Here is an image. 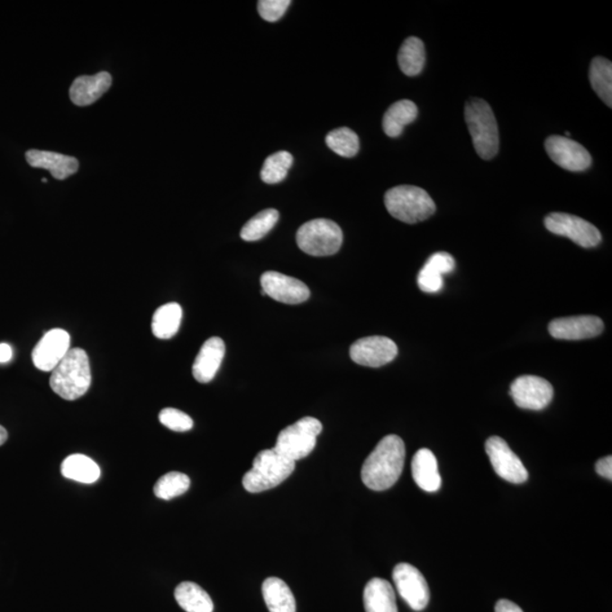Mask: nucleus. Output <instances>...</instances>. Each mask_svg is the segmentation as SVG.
<instances>
[{"mask_svg":"<svg viewBox=\"0 0 612 612\" xmlns=\"http://www.w3.org/2000/svg\"><path fill=\"white\" fill-rule=\"evenodd\" d=\"M596 470L598 475L602 478L610 480L612 479V457L607 456L598 460L596 464Z\"/></svg>","mask_w":612,"mask_h":612,"instance_id":"c9c22d12","label":"nucleus"},{"mask_svg":"<svg viewBox=\"0 0 612 612\" xmlns=\"http://www.w3.org/2000/svg\"><path fill=\"white\" fill-rule=\"evenodd\" d=\"M112 75L100 72L96 75H83L75 78L69 89L70 100L78 105H89L96 103L112 86Z\"/></svg>","mask_w":612,"mask_h":612,"instance_id":"6ab92c4d","label":"nucleus"},{"mask_svg":"<svg viewBox=\"0 0 612 612\" xmlns=\"http://www.w3.org/2000/svg\"><path fill=\"white\" fill-rule=\"evenodd\" d=\"M393 580L399 596L413 610L425 609L430 600L429 585L417 568L409 563H398L393 571Z\"/></svg>","mask_w":612,"mask_h":612,"instance_id":"1a4fd4ad","label":"nucleus"},{"mask_svg":"<svg viewBox=\"0 0 612 612\" xmlns=\"http://www.w3.org/2000/svg\"><path fill=\"white\" fill-rule=\"evenodd\" d=\"M323 425L319 420L311 416L303 417L281 431L274 449L281 456L297 463L314 452Z\"/></svg>","mask_w":612,"mask_h":612,"instance_id":"0eeeda50","label":"nucleus"},{"mask_svg":"<svg viewBox=\"0 0 612 612\" xmlns=\"http://www.w3.org/2000/svg\"><path fill=\"white\" fill-rule=\"evenodd\" d=\"M343 232L336 223L328 219H315L299 227L297 234L298 248L314 257L336 254L343 244Z\"/></svg>","mask_w":612,"mask_h":612,"instance_id":"423d86ee","label":"nucleus"},{"mask_svg":"<svg viewBox=\"0 0 612 612\" xmlns=\"http://www.w3.org/2000/svg\"><path fill=\"white\" fill-rule=\"evenodd\" d=\"M465 121L478 155L484 160L495 158L499 150V131L490 105L482 99H470L465 105Z\"/></svg>","mask_w":612,"mask_h":612,"instance_id":"7ed1b4c3","label":"nucleus"},{"mask_svg":"<svg viewBox=\"0 0 612 612\" xmlns=\"http://www.w3.org/2000/svg\"><path fill=\"white\" fill-rule=\"evenodd\" d=\"M544 224L553 234L568 237L585 249L596 248L602 241L601 233L594 224L576 215L553 213L544 219Z\"/></svg>","mask_w":612,"mask_h":612,"instance_id":"6e6552de","label":"nucleus"},{"mask_svg":"<svg viewBox=\"0 0 612 612\" xmlns=\"http://www.w3.org/2000/svg\"><path fill=\"white\" fill-rule=\"evenodd\" d=\"M545 150L554 164L566 170L583 171L592 164L591 155L583 145L563 136H550Z\"/></svg>","mask_w":612,"mask_h":612,"instance_id":"ddd939ff","label":"nucleus"},{"mask_svg":"<svg viewBox=\"0 0 612 612\" xmlns=\"http://www.w3.org/2000/svg\"><path fill=\"white\" fill-rule=\"evenodd\" d=\"M226 353V346L222 338L213 337L205 342L195 364H193V377L201 384H208L219 371Z\"/></svg>","mask_w":612,"mask_h":612,"instance_id":"f3484780","label":"nucleus"},{"mask_svg":"<svg viewBox=\"0 0 612 612\" xmlns=\"http://www.w3.org/2000/svg\"><path fill=\"white\" fill-rule=\"evenodd\" d=\"M405 456V443L398 435H387L370 453L362 466V481L374 491H384L398 481L402 475Z\"/></svg>","mask_w":612,"mask_h":612,"instance_id":"f257e3e1","label":"nucleus"},{"mask_svg":"<svg viewBox=\"0 0 612 612\" xmlns=\"http://www.w3.org/2000/svg\"><path fill=\"white\" fill-rule=\"evenodd\" d=\"M262 295L280 303L301 304L310 298V289L303 281L277 271H267L261 276Z\"/></svg>","mask_w":612,"mask_h":612,"instance_id":"4468645a","label":"nucleus"},{"mask_svg":"<svg viewBox=\"0 0 612 612\" xmlns=\"http://www.w3.org/2000/svg\"><path fill=\"white\" fill-rule=\"evenodd\" d=\"M8 438V434L4 426L0 425V446H3L4 443L7 442Z\"/></svg>","mask_w":612,"mask_h":612,"instance_id":"58836bf2","label":"nucleus"},{"mask_svg":"<svg viewBox=\"0 0 612 612\" xmlns=\"http://www.w3.org/2000/svg\"><path fill=\"white\" fill-rule=\"evenodd\" d=\"M13 358V350L8 343H0V363H7Z\"/></svg>","mask_w":612,"mask_h":612,"instance_id":"4c0bfd02","label":"nucleus"},{"mask_svg":"<svg viewBox=\"0 0 612 612\" xmlns=\"http://www.w3.org/2000/svg\"><path fill=\"white\" fill-rule=\"evenodd\" d=\"M496 612H524L521 607L508 600H499L496 605Z\"/></svg>","mask_w":612,"mask_h":612,"instance_id":"e433bc0d","label":"nucleus"},{"mask_svg":"<svg viewBox=\"0 0 612 612\" xmlns=\"http://www.w3.org/2000/svg\"><path fill=\"white\" fill-rule=\"evenodd\" d=\"M25 157L30 166L50 170L52 178L56 179L68 178L78 170L77 158L61 155V153L29 150Z\"/></svg>","mask_w":612,"mask_h":612,"instance_id":"aec40b11","label":"nucleus"},{"mask_svg":"<svg viewBox=\"0 0 612 612\" xmlns=\"http://www.w3.org/2000/svg\"><path fill=\"white\" fill-rule=\"evenodd\" d=\"M455 259L447 252L431 255L425 267L418 272L417 285L422 292L438 293L443 288V276L451 274L455 269Z\"/></svg>","mask_w":612,"mask_h":612,"instance_id":"a211bd4d","label":"nucleus"},{"mask_svg":"<svg viewBox=\"0 0 612 612\" xmlns=\"http://www.w3.org/2000/svg\"><path fill=\"white\" fill-rule=\"evenodd\" d=\"M398 347L390 338L371 336L361 338L351 346V359L356 364L369 368H380L393 362Z\"/></svg>","mask_w":612,"mask_h":612,"instance_id":"f8f14e48","label":"nucleus"},{"mask_svg":"<svg viewBox=\"0 0 612 612\" xmlns=\"http://www.w3.org/2000/svg\"><path fill=\"white\" fill-rule=\"evenodd\" d=\"M412 475L417 486L426 492L438 491L442 487L437 458L430 449L422 448L414 455Z\"/></svg>","mask_w":612,"mask_h":612,"instance_id":"412c9836","label":"nucleus"},{"mask_svg":"<svg viewBox=\"0 0 612 612\" xmlns=\"http://www.w3.org/2000/svg\"><path fill=\"white\" fill-rule=\"evenodd\" d=\"M295 461L281 456L274 448L260 452L252 469L243 478L246 491L259 493L274 489L294 472Z\"/></svg>","mask_w":612,"mask_h":612,"instance_id":"39448f33","label":"nucleus"},{"mask_svg":"<svg viewBox=\"0 0 612 612\" xmlns=\"http://www.w3.org/2000/svg\"><path fill=\"white\" fill-rule=\"evenodd\" d=\"M183 310L178 303H167L155 312L152 333L157 338L170 339L178 333L182 323Z\"/></svg>","mask_w":612,"mask_h":612,"instance_id":"bb28decb","label":"nucleus"},{"mask_svg":"<svg viewBox=\"0 0 612 612\" xmlns=\"http://www.w3.org/2000/svg\"><path fill=\"white\" fill-rule=\"evenodd\" d=\"M191 486V480L187 474L170 472L158 480L153 492L156 497L164 500H170L184 495Z\"/></svg>","mask_w":612,"mask_h":612,"instance_id":"2f4dec72","label":"nucleus"},{"mask_svg":"<svg viewBox=\"0 0 612 612\" xmlns=\"http://www.w3.org/2000/svg\"><path fill=\"white\" fill-rule=\"evenodd\" d=\"M160 421L162 425L175 433H187L193 428L191 417L179 409L165 408L160 414Z\"/></svg>","mask_w":612,"mask_h":612,"instance_id":"72a5a7b5","label":"nucleus"},{"mask_svg":"<svg viewBox=\"0 0 612 612\" xmlns=\"http://www.w3.org/2000/svg\"><path fill=\"white\" fill-rule=\"evenodd\" d=\"M175 598L187 612H213L214 602L208 593L199 585L183 582L175 589Z\"/></svg>","mask_w":612,"mask_h":612,"instance_id":"a878e982","label":"nucleus"},{"mask_svg":"<svg viewBox=\"0 0 612 612\" xmlns=\"http://www.w3.org/2000/svg\"><path fill=\"white\" fill-rule=\"evenodd\" d=\"M417 113L416 105L411 100H400L391 105L382 122L385 133L390 138H397L403 133L405 126L416 120Z\"/></svg>","mask_w":612,"mask_h":612,"instance_id":"b1692460","label":"nucleus"},{"mask_svg":"<svg viewBox=\"0 0 612 612\" xmlns=\"http://www.w3.org/2000/svg\"><path fill=\"white\" fill-rule=\"evenodd\" d=\"M63 477L73 481L91 484L98 481L100 468L94 460L81 453L65 458L61 464Z\"/></svg>","mask_w":612,"mask_h":612,"instance_id":"393cba45","label":"nucleus"},{"mask_svg":"<svg viewBox=\"0 0 612 612\" xmlns=\"http://www.w3.org/2000/svg\"><path fill=\"white\" fill-rule=\"evenodd\" d=\"M279 213L276 209H267L255 215L242 228L241 237L245 242H255L263 239L264 236L279 223Z\"/></svg>","mask_w":612,"mask_h":612,"instance_id":"c756f323","label":"nucleus"},{"mask_svg":"<svg viewBox=\"0 0 612 612\" xmlns=\"http://www.w3.org/2000/svg\"><path fill=\"white\" fill-rule=\"evenodd\" d=\"M325 142L333 152L343 158L354 157L358 155L360 150L359 136L347 127L330 132Z\"/></svg>","mask_w":612,"mask_h":612,"instance_id":"7c9ffc66","label":"nucleus"},{"mask_svg":"<svg viewBox=\"0 0 612 612\" xmlns=\"http://www.w3.org/2000/svg\"><path fill=\"white\" fill-rule=\"evenodd\" d=\"M509 393L518 407L541 411L552 403L553 387L543 378L522 376L515 379Z\"/></svg>","mask_w":612,"mask_h":612,"instance_id":"9d476101","label":"nucleus"},{"mask_svg":"<svg viewBox=\"0 0 612 612\" xmlns=\"http://www.w3.org/2000/svg\"><path fill=\"white\" fill-rule=\"evenodd\" d=\"M363 601L367 612H398L394 588L384 579L369 580Z\"/></svg>","mask_w":612,"mask_h":612,"instance_id":"4be33fe9","label":"nucleus"},{"mask_svg":"<svg viewBox=\"0 0 612 612\" xmlns=\"http://www.w3.org/2000/svg\"><path fill=\"white\" fill-rule=\"evenodd\" d=\"M385 205L394 218L405 224L424 222L435 213V204L429 193L413 185L390 188L386 193Z\"/></svg>","mask_w":612,"mask_h":612,"instance_id":"20e7f679","label":"nucleus"},{"mask_svg":"<svg viewBox=\"0 0 612 612\" xmlns=\"http://www.w3.org/2000/svg\"><path fill=\"white\" fill-rule=\"evenodd\" d=\"M290 4V0H261L258 3L259 14L263 20L277 22L284 16Z\"/></svg>","mask_w":612,"mask_h":612,"instance_id":"f704fd0d","label":"nucleus"},{"mask_svg":"<svg viewBox=\"0 0 612 612\" xmlns=\"http://www.w3.org/2000/svg\"><path fill=\"white\" fill-rule=\"evenodd\" d=\"M603 329H605L603 321L594 315L568 316L553 320L549 324L550 334L562 341L594 338L601 334Z\"/></svg>","mask_w":612,"mask_h":612,"instance_id":"dca6fc26","label":"nucleus"},{"mask_svg":"<svg viewBox=\"0 0 612 612\" xmlns=\"http://www.w3.org/2000/svg\"><path fill=\"white\" fill-rule=\"evenodd\" d=\"M70 350V336L64 329H52L45 333L34 347L32 360L35 368L51 372Z\"/></svg>","mask_w":612,"mask_h":612,"instance_id":"2eb2a0df","label":"nucleus"},{"mask_svg":"<svg viewBox=\"0 0 612 612\" xmlns=\"http://www.w3.org/2000/svg\"><path fill=\"white\" fill-rule=\"evenodd\" d=\"M398 64L407 77H416L425 64V50L421 39L411 37L404 41L398 52Z\"/></svg>","mask_w":612,"mask_h":612,"instance_id":"cd10ccee","label":"nucleus"},{"mask_svg":"<svg viewBox=\"0 0 612 612\" xmlns=\"http://www.w3.org/2000/svg\"><path fill=\"white\" fill-rule=\"evenodd\" d=\"M486 452L490 458L493 470L501 479L515 484L527 481L528 473L525 466L503 438H489Z\"/></svg>","mask_w":612,"mask_h":612,"instance_id":"9b49d317","label":"nucleus"},{"mask_svg":"<svg viewBox=\"0 0 612 612\" xmlns=\"http://www.w3.org/2000/svg\"><path fill=\"white\" fill-rule=\"evenodd\" d=\"M589 81L593 90L607 107L612 105V64L603 57H596L589 69Z\"/></svg>","mask_w":612,"mask_h":612,"instance_id":"c85d7f7f","label":"nucleus"},{"mask_svg":"<svg viewBox=\"0 0 612 612\" xmlns=\"http://www.w3.org/2000/svg\"><path fill=\"white\" fill-rule=\"evenodd\" d=\"M262 594L270 612H297V601L288 585L279 578L264 580Z\"/></svg>","mask_w":612,"mask_h":612,"instance_id":"5701e85b","label":"nucleus"},{"mask_svg":"<svg viewBox=\"0 0 612 612\" xmlns=\"http://www.w3.org/2000/svg\"><path fill=\"white\" fill-rule=\"evenodd\" d=\"M89 356L82 349H70L52 370L50 385L54 393L66 400L81 398L91 386Z\"/></svg>","mask_w":612,"mask_h":612,"instance_id":"f03ea898","label":"nucleus"},{"mask_svg":"<svg viewBox=\"0 0 612 612\" xmlns=\"http://www.w3.org/2000/svg\"><path fill=\"white\" fill-rule=\"evenodd\" d=\"M293 165V156L288 151H279L268 157L264 161L261 178L264 183L277 184L286 178Z\"/></svg>","mask_w":612,"mask_h":612,"instance_id":"473e14b6","label":"nucleus"}]
</instances>
